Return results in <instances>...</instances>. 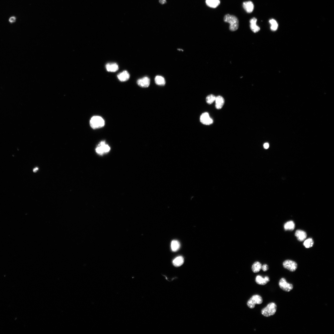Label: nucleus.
Listing matches in <instances>:
<instances>
[{"instance_id": "obj_5", "label": "nucleus", "mask_w": 334, "mask_h": 334, "mask_svg": "<svg viewBox=\"0 0 334 334\" xmlns=\"http://www.w3.org/2000/svg\"><path fill=\"white\" fill-rule=\"evenodd\" d=\"M110 148L108 145L106 144L105 141H101L96 148V153L99 155H102L109 152Z\"/></svg>"}, {"instance_id": "obj_27", "label": "nucleus", "mask_w": 334, "mask_h": 334, "mask_svg": "<svg viewBox=\"0 0 334 334\" xmlns=\"http://www.w3.org/2000/svg\"><path fill=\"white\" fill-rule=\"evenodd\" d=\"M15 17H11L9 19V21L11 23L14 22L15 21Z\"/></svg>"}, {"instance_id": "obj_6", "label": "nucleus", "mask_w": 334, "mask_h": 334, "mask_svg": "<svg viewBox=\"0 0 334 334\" xmlns=\"http://www.w3.org/2000/svg\"><path fill=\"white\" fill-rule=\"evenodd\" d=\"M279 285L280 289L286 292H289L293 288V285L288 283L284 278L280 279L279 282Z\"/></svg>"}, {"instance_id": "obj_25", "label": "nucleus", "mask_w": 334, "mask_h": 334, "mask_svg": "<svg viewBox=\"0 0 334 334\" xmlns=\"http://www.w3.org/2000/svg\"><path fill=\"white\" fill-rule=\"evenodd\" d=\"M271 25V29L272 30L275 31L276 30L278 27V24L277 23Z\"/></svg>"}, {"instance_id": "obj_7", "label": "nucleus", "mask_w": 334, "mask_h": 334, "mask_svg": "<svg viewBox=\"0 0 334 334\" xmlns=\"http://www.w3.org/2000/svg\"><path fill=\"white\" fill-rule=\"evenodd\" d=\"M283 265L285 268L292 272L295 271L297 268V264L296 262L290 260L285 261L283 263Z\"/></svg>"}, {"instance_id": "obj_19", "label": "nucleus", "mask_w": 334, "mask_h": 334, "mask_svg": "<svg viewBox=\"0 0 334 334\" xmlns=\"http://www.w3.org/2000/svg\"><path fill=\"white\" fill-rule=\"evenodd\" d=\"M294 228V223L292 221L286 222L284 225V228L285 230H293Z\"/></svg>"}, {"instance_id": "obj_20", "label": "nucleus", "mask_w": 334, "mask_h": 334, "mask_svg": "<svg viewBox=\"0 0 334 334\" xmlns=\"http://www.w3.org/2000/svg\"><path fill=\"white\" fill-rule=\"evenodd\" d=\"M180 246V243L178 240H173L172 241L171 247L173 251L174 252L177 251L179 249Z\"/></svg>"}, {"instance_id": "obj_23", "label": "nucleus", "mask_w": 334, "mask_h": 334, "mask_svg": "<svg viewBox=\"0 0 334 334\" xmlns=\"http://www.w3.org/2000/svg\"><path fill=\"white\" fill-rule=\"evenodd\" d=\"M314 244V241L311 238H308L306 240L303 244L306 248H309L312 247Z\"/></svg>"}, {"instance_id": "obj_12", "label": "nucleus", "mask_w": 334, "mask_h": 334, "mask_svg": "<svg viewBox=\"0 0 334 334\" xmlns=\"http://www.w3.org/2000/svg\"><path fill=\"white\" fill-rule=\"evenodd\" d=\"M257 19L255 17H254L250 20V26L251 30L254 32L255 33L259 31L260 29V28L256 25Z\"/></svg>"}, {"instance_id": "obj_18", "label": "nucleus", "mask_w": 334, "mask_h": 334, "mask_svg": "<svg viewBox=\"0 0 334 334\" xmlns=\"http://www.w3.org/2000/svg\"><path fill=\"white\" fill-rule=\"evenodd\" d=\"M206 2L209 7L216 8L220 4V2L219 0H206Z\"/></svg>"}, {"instance_id": "obj_14", "label": "nucleus", "mask_w": 334, "mask_h": 334, "mask_svg": "<svg viewBox=\"0 0 334 334\" xmlns=\"http://www.w3.org/2000/svg\"><path fill=\"white\" fill-rule=\"evenodd\" d=\"M130 75L129 73L126 71H124L119 73L117 77L119 80L122 82L126 81L129 79Z\"/></svg>"}, {"instance_id": "obj_17", "label": "nucleus", "mask_w": 334, "mask_h": 334, "mask_svg": "<svg viewBox=\"0 0 334 334\" xmlns=\"http://www.w3.org/2000/svg\"><path fill=\"white\" fill-rule=\"evenodd\" d=\"M184 259L183 257L179 256L175 258L173 261V263L174 266L178 267L182 265L183 263Z\"/></svg>"}, {"instance_id": "obj_21", "label": "nucleus", "mask_w": 334, "mask_h": 334, "mask_svg": "<svg viewBox=\"0 0 334 334\" xmlns=\"http://www.w3.org/2000/svg\"><path fill=\"white\" fill-rule=\"evenodd\" d=\"M156 84L160 86H163L165 83V81L163 77L160 75H157L155 78Z\"/></svg>"}, {"instance_id": "obj_2", "label": "nucleus", "mask_w": 334, "mask_h": 334, "mask_svg": "<svg viewBox=\"0 0 334 334\" xmlns=\"http://www.w3.org/2000/svg\"><path fill=\"white\" fill-rule=\"evenodd\" d=\"M276 309L277 306L276 304L274 302H271L262 310L261 313L264 316L269 317L275 314Z\"/></svg>"}, {"instance_id": "obj_24", "label": "nucleus", "mask_w": 334, "mask_h": 334, "mask_svg": "<svg viewBox=\"0 0 334 334\" xmlns=\"http://www.w3.org/2000/svg\"><path fill=\"white\" fill-rule=\"evenodd\" d=\"M216 97L214 95L212 94L208 95L206 98V101L207 103L209 104H212L215 101Z\"/></svg>"}, {"instance_id": "obj_15", "label": "nucleus", "mask_w": 334, "mask_h": 334, "mask_svg": "<svg viewBox=\"0 0 334 334\" xmlns=\"http://www.w3.org/2000/svg\"><path fill=\"white\" fill-rule=\"evenodd\" d=\"M216 107L217 109H221L223 106L225 101L224 98L221 96H219L216 97Z\"/></svg>"}, {"instance_id": "obj_3", "label": "nucleus", "mask_w": 334, "mask_h": 334, "mask_svg": "<svg viewBox=\"0 0 334 334\" xmlns=\"http://www.w3.org/2000/svg\"><path fill=\"white\" fill-rule=\"evenodd\" d=\"M105 121L101 117L95 116L92 117L90 121V124L93 129H97L103 127L105 125Z\"/></svg>"}, {"instance_id": "obj_9", "label": "nucleus", "mask_w": 334, "mask_h": 334, "mask_svg": "<svg viewBox=\"0 0 334 334\" xmlns=\"http://www.w3.org/2000/svg\"><path fill=\"white\" fill-rule=\"evenodd\" d=\"M137 83L140 87L147 88L150 85V79L148 77H144L138 79L137 81Z\"/></svg>"}, {"instance_id": "obj_26", "label": "nucleus", "mask_w": 334, "mask_h": 334, "mask_svg": "<svg viewBox=\"0 0 334 334\" xmlns=\"http://www.w3.org/2000/svg\"><path fill=\"white\" fill-rule=\"evenodd\" d=\"M261 269L263 271H266L268 269V266L267 264H264L262 266Z\"/></svg>"}, {"instance_id": "obj_16", "label": "nucleus", "mask_w": 334, "mask_h": 334, "mask_svg": "<svg viewBox=\"0 0 334 334\" xmlns=\"http://www.w3.org/2000/svg\"><path fill=\"white\" fill-rule=\"evenodd\" d=\"M105 67L107 71L109 72H115L118 69V66L116 63H107Z\"/></svg>"}, {"instance_id": "obj_30", "label": "nucleus", "mask_w": 334, "mask_h": 334, "mask_svg": "<svg viewBox=\"0 0 334 334\" xmlns=\"http://www.w3.org/2000/svg\"><path fill=\"white\" fill-rule=\"evenodd\" d=\"M159 2L161 4H163L166 3V0H159Z\"/></svg>"}, {"instance_id": "obj_1", "label": "nucleus", "mask_w": 334, "mask_h": 334, "mask_svg": "<svg viewBox=\"0 0 334 334\" xmlns=\"http://www.w3.org/2000/svg\"><path fill=\"white\" fill-rule=\"evenodd\" d=\"M224 21L229 24V29L232 31L237 30L239 26V21L237 18L229 14L225 15L224 18Z\"/></svg>"}, {"instance_id": "obj_11", "label": "nucleus", "mask_w": 334, "mask_h": 334, "mask_svg": "<svg viewBox=\"0 0 334 334\" xmlns=\"http://www.w3.org/2000/svg\"><path fill=\"white\" fill-rule=\"evenodd\" d=\"M243 7L246 12L249 13L252 12L254 8V4L250 1L244 2L243 4Z\"/></svg>"}, {"instance_id": "obj_28", "label": "nucleus", "mask_w": 334, "mask_h": 334, "mask_svg": "<svg viewBox=\"0 0 334 334\" xmlns=\"http://www.w3.org/2000/svg\"><path fill=\"white\" fill-rule=\"evenodd\" d=\"M269 22L271 24H275V23H277L276 21L275 20H274V19H271L269 21Z\"/></svg>"}, {"instance_id": "obj_10", "label": "nucleus", "mask_w": 334, "mask_h": 334, "mask_svg": "<svg viewBox=\"0 0 334 334\" xmlns=\"http://www.w3.org/2000/svg\"><path fill=\"white\" fill-rule=\"evenodd\" d=\"M255 281L256 283L259 285H264L270 281V279L268 276H265L263 278L260 275H257L255 278Z\"/></svg>"}, {"instance_id": "obj_4", "label": "nucleus", "mask_w": 334, "mask_h": 334, "mask_svg": "<svg viewBox=\"0 0 334 334\" xmlns=\"http://www.w3.org/2000/svg\"><path fill=\"white\" fill-rule=\"evenodd\" d=\"M263 301V299L260 296L254 295L248 301L247 305L249 308L253 309L255 307V304H260L262 303Z\"/></svg>"}, {"instance_id": "obj_29", "label": "nucleus", "mask_w": 334, "mask_h": 334, "mask_svg": "<svg viewBox=\"0 0 334 334\" xmlns=\"http://www.w3.org/2000/svg\"><path fill=\"white\" fill-rule=\"evenodd\" d=\"M263 147L265 149H268L269 147V144L268 143H265L263 144Z\"/></svg>"}, {"instance_id": "obj_13", "label": "nucleus", "mask_w": 334, "mask_h": 334, "mask_svg": "<svg viewBox=\"0 0 334 334\" xmlns=\"http://www.w3.org/2000/svg\"><path fill=\"white\" fill-rule=\"evenodd\" d=\"M298 240L300 241H304L306 238L307 234L305 232L301 230H297L295 234Z\"/></svg>"}, {"instance_id": "obj_8", "label": "nucleus", "mask_w": 334, "mask_h": 334, "mask_svg": "<svg viewBox=\"0 0 334 334\" xmlns=\"http://www.w3.org/2000/svg\"><path fill=\"white\" fill-rule=\"evenodd\" d=\"M200 122L205 125H210L213 122V120L209 116V114L207 112L203 113L200 118Z\"/></svg>"}, {"instance_id": "obj_31", "label": "nucleus", "mask_w": 334, "mask_h": 334, "mask_svg": "<svg viewBox=\"0 0 334 334\" xmlns=\"http://www.w3.org/2000/svg\"><path fill=\"white\" fill-rule=\"evenodd\" d=\"M38 168H37V167L34 168L33 169V172H36L38 170Z\"/></svg>"}, {"instance_id": "obj_22", "label": "nucleus", "mask_w": 334, "mask_h": 334, "mask_svg": "<svg viewBox=\"0 0 334 334\" xmlns=\"http://www.w3.org/2000/svg\"><path fill=\"white\" fill-rule=\"evenodd\" d=\"M262 266L260 262L258 261L255 262L252 266V270L254 273L258 272L261 269Z\"/></svg>"}]
</instances>
